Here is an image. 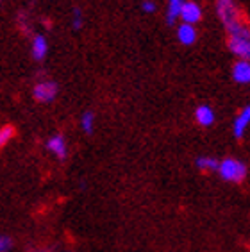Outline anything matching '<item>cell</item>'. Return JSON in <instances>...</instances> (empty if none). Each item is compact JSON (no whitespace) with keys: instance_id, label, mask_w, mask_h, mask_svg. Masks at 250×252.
Returning <instances> with one entry per match:
<instances>
[{"instance_id":"6da1fadb","label":"cell","mask_w":250,"mask_h":252,"mask_svg":"<svg viewBox=\"0 0 250 252\" xmlns=\"http://www.w3.org/2000/svg\"><path fill=\"white\" fill-rule=\"evenodd\" d=\"M229 34V50L240 59L250 61V25L243 24Z\"/></svg>"},{"instance_id":"7a4b0ae2","label":"cell","mask_w":250,"mask_h":252,"mask_svg":"<svg viewBox=\"0 0 250 252\" xmlns=\"http://www.w3.org/2000/svg\"><path fill=\"white\" fill-rule=\"evenodd\" d=\"M217 174L227 183H241L249 174V168L243 161L236 159V158H225L220 161Z\"/></svg>"},{"instance_id":"3957f363","label":"cell","mask_w":250,"mask_h":252,"mask_svg":"<svg viewBox=\"0 0 250 252\" xmlns=\"http://www.w3.org/2000/svg\"><path fill=\"white\" fill-rule=\"evenodd\" d=\"M217 11H218V16H220L221 24L225 25L227 32H231V31L238 29L240 25H243V18H241L240 11L236 7V4L232 0H218L217 2Z\"/></svg>"},{"instance_id":"277c9868","label":"cell","mask_w":250,"mask_h":252,"mask_svg":"<svg viewBox=\"0 0 250 252\" xmlns=\"http://www.w3.org/2000/svg\"><path fill=\"white\" fill-rule=\"evenodd\" d=\"M34 98L38 102H52L54 98L58 97V84L54 81H43V83H38L32 90Z\"/></svg>"},{"instance_id":"5b68a950","label":"cell","mask_w":250,"mask_h":252,"mask_svg":"<svg viewBox=\"0 0 250 252\" xmlns=\"http://www.w3.org/2000/svg\"><path fill=\"white\" fill-rule=\"evenodd\" d=\"M181 20H183V24H189V25L198 24L202 20V7L197 2L188 0V2H184L183 11H181Z\"/></svg>"},{"instance_id":"8992f818","label":"cell","mask_w":250,"mask_h":252,"mask_svg":"<svg viewBox=\"0 0 250 252\" xmlns=\"http://www.w3.org/2000/svg\"><path fill=\"white\" fill-rule=\"evenodd\" d=\"M232 81L238 84H250V61L240 59L232 64Z\"/></svg>"},{"instance_id":"52a82bcc","label":"cell","mask_w":250,"mask_h":252,"mask_svg":"<svg viewBox=\"0 0 250 252\" xmlns=\"http://www.w3.org/2000/svg\"><path fill=\"white\" fill-rule=\"evenodd\" d=\"M47 151L52 152L58 159H64L68 154V147H66V140L62 134H54L47 140Z\"/></svg>"},{"instance_id":"ba28073f","label":"cell","mask_w":250,"mask_h":252,"mask_svg":"<svg viewBox=\"0 0 250 252\" xmlns=\"http://www.w3.org/2000/svg\"><path fill=\"white\" fill-rule=\"evenodd\" d=\"M249 126H250V106H245L238 113V117L234 118V122H232V134L236 138H243Z\"/></svg>"},{"instance_id":"9c48e42d","label":"cell","mask_w":250,"mask_h":252,"mask_svg":"<svg viewBox=\"0 0 250 252\" xmlns=\"http://www.w3.org/2000/svg\"><path fill=\"white\" fill-rule=\"evenodd\" d=\"M195 120H197L198 126L211 127L213 124H215V111H213V107L206 106V104L198 106L197 109H195Z\"/></svg>"},{"instance_id":"30bf717a","label":"cell","mask_w":250,"mask_h":252,"mask_svg":"<svg viewBox=\"0 0 250 252\" xmlns=\"http://www.w3.org/2000/svg\"><path fill=\"white\" fill-rule=\"evenodd\" d=\"M31 52H32V58L36 59V61H43L48 52V43H47V39H45V36H41V34L34 36L32 45H31Z\"/></svg>"},{"instance_id":"8fae6325","label":"cell","mask_w":250,"mask_h":252,"mask_svg":"<svg viewBox=\"0 0 250 252\" xmlns=\"http://www.w3.org/2000/svg\"><path fill=\"white\" fill-rule=\"evenodd\" d=\"M177 39L183 45H186V47L188 45H193L195 39H197V31L189 24H181L177 27Z\"/></svg>"},{"instance_id":"7c38bea8","label":"cell","mask_w":250,"mask_h":252,"mask_svg":"<svg viewBox=\"0 0 250 252\" xmlns=\"http://www.w3.org/2000/svg\"><path fill=\"white\" fill-rule=\"evenodd\" d=\"M195 165L200 172H218L220 161L217 158H211V156H200V158H197Z\"/></svg>"},{"instance_id":"4fadbf2b","label":"cell","mask_w":250,"mask_h":252,"mask_svg":"<svg viewBox=\"0 0 250 252\" xmlns=\"http://www.w3.org/2000/svg\"><path fill=\"white\" fill-rule=\"evenodd\" d=\"M184 2L183 0H168V11H166V24L173 25L181 18V11H183Z\"/></svg>"},{"instance_id":"5bb4252c","label":"cell","mask_w":250,"mask_h":252,"mask_svg":"<svg viewBox=\"0 0 250 252\" xmlns=\"http://www.w3.org/2000/svg\"><path fill=\"white\" fill-rule=\"evenodd\" d=\"M81 127H82V131L86 132V134H92V132H93V129H95V115H93L92 111L82 113Z\"/></svg>"},{"instance_id":"9a60e30c","label":"cell","mask_w":250,"mask_h":252,"mask_svg":"<svg viewBox=\"0 0 250 252\" xmlns=\"http://www.w3.org/2000/svg\"><path fill=\"white\" fill-rule=\"evenodd\" d=\"M15 136V129L11 126H4L0 129V145L5 147V143H9V140Z\"/></svg>"},{"instance_id":"2e32d148","label":"cell","mask_w":250,"mask_h":252,"mask_svg":"<svg viewBox=\"0 0 250 252\" xmlns=\"http://www.w3.org/2000/svg\"><path fill=\"white\" fill-rule=\"evenodd\" d=\"M72 27L75 31H79L82 27V11L79 7L73 9V15H72Z\"/></svg>"},{"instance_id":"e0dca14e","label":"cell","mask_w":250,"mask_h":252,"mask_svg":"<svg viewBox=\"0 0 250 252\" xmlns=\"http://www.w3.org/2000/svg\"><path fill=\"white\" fill-rule=\"evenodd\" d=\"M11 247H13V240L7 234H2L0 236V252H9Z\"/></svg>"},{"instance_id":"ac0fdd59","label":"cell","mask_w":250,"mask_h":252,"mask_svg":"<svg viewBox=\"0 0 250 252\" xmlns=\"http://www.w3.org/2000/svg\"><path fill=\"white\" fill-rule=\"evenodd\" d=\"M141 9H143L145 13H154V11H156V4L152 2V0H143V4H141Z\"/></svg>"}]
</instances>
